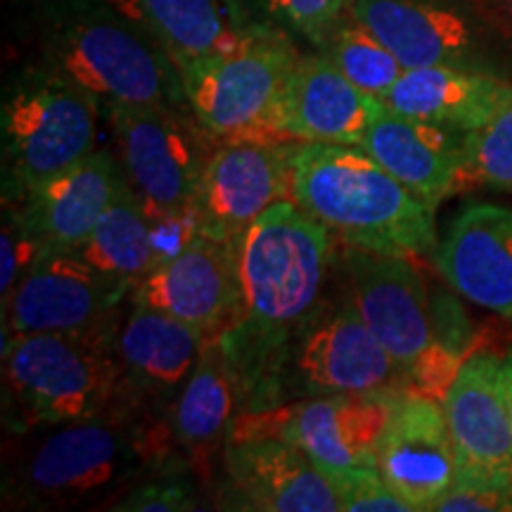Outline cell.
<instances>
[{"label":"cell","mask_w":512,"mask_h":512,"mask_svg":"<svg viewBox=\"0 0 512 512\" xmlns=\"http://www.w3.org/2000/svg\"><path fill=\"white\" fill-rule=\"evenodd\" d=\"M399 392L328 394L242 413L230 437H278L297 446L335 491L358 470L377 467L375 444Z\"/></svg>","instance_id":"cell-12"},{"label":"cell","mask_w":512,"mask_h":512,"mask_svg":"<svg viewBox=\"0 0 512 512\" xmlns=\"http://www.w3.org/2000/svg\"><path fill=\"white\" fill-rule=\"evenodd\" d=\"M377 470L413 512L434 510L456 477L444 406L430 394L399 392L375 444Z\"/></svg>","instance_id":"cell-16"},{"label":"cell","mask_w":512,"mask_h":512,"mask_svg":"<svg viewBox=\"0 0 512 512\" xmlns=\"http://www.w3.org/2000/svg\"><path fill=\"white\" fill-rule=\"evenodd\" d=\"M41 60L100 102L190 110L181 69L112 0H36Z\"/></svg>","instance_id":"cell-3"},{"label":"cell","mask_w":512,"mask_h":512,"mask_svg":"<svg viewBox=\"0 0 512 512\" xmlns=\"http://www.w3.org/2000/svg\"><path fill=\"white\" fill-rule=\"evenodd\" d=\"M344 512H413L384 482L377 467L358 470L337 491Z\"/></svg>","instance_id":"cell-34"},{"label":"cell","mask_w":512,"mask_h":512,"mask_svg":"<svg viewBox=\"0 0 512 512\" xmlns=\"http://www.w3.org/2000/svg\"><path fill=\"white\" fill-rule=\"evenodd\" d=\"M117 337H3L5 408L15 430H43L91 418L126 399Z\"/></svg>","instance_id":"cell-5"},{"label":"cell","mask_w":512,"mask_h":512,"mask_svg":"<svg viewBox=\"0 0 512 512\" xmlns=\"http://www.w3.org/2000/svg\"><path fill=\"white\" fill-rule=\"evenodd\" d=\"M131 290L107 278L79 252H46L3 304V337L57 335L117 337L119 309Z\"/></svg>","instance_id":"cell-14"},{"label":"cell","mask_w":512,"mask_h":512,"mask_svg":"<svg viewBox=\"0 0 512 512\" xmlns=\"http://www.w3.org/2000/svg\"><path fill=\"white\" fill-rule=\"evenodd\" d=\"M242 27L271 29L316 48L354 0H228Z\"/></svg>","instance_id":"cell-29"},{"label":"cell","mask_w":512,"mask_h":512,"mask_svg":"<svg viewBox=\"0 0 512 512\" xmlns=\"http://www.w3.org/2000/svg\"><path fill=\"white\" fill-rule=\"evenodd\" d=\"M294 145L268 133L219 140L197 192L204 233L238 242L259 216L290 200Z\"/></svg>","instance_id":"cell-15"},{"label":"cell","mask_w":512,"mask_h":512,"mask_svg":"<svg viewBox=\"0 0 512 512\" xmlns=\"http://www.w3.org/2000/svg\"><path fill=\"white\" fill-rule=\"evenodd\" d=\"M128 185L147 207L197 202L204 166L214 150L190 110L112 105L102 110Z\"/></svg>","instance_id":"cell-13"},{"label":"cell","mask_w":512,"mask_h":512,"mask_svg":"<svg viewBox=\"0 0 512 512\" xmlns=\"http://www.w3.org/2000/svg\"><path fill=\"white\" fill-rule=\"evenodd\" d=\"M456 477L437 512H512V420L503 356L475 351L460 363L444 399Z\"/></svg>","instance_id":"cell-7"},{"label":"cell","mask_w":512,"mask_h":512,"mask_svg":"<svg viewBox=\"0 0 512 512\" xmlns=\"http://www.w3.org/2000/svg\"><path fill=\"white\" fill-rule=\"evenodd\" d=\"M441 278L467 302L512 320V207H465L432 252Z\"/></svg>","instance_id":"cell-21"},{"label":"cell","mask_w":512,"mask_h":512,"mask_svg":"<svg viewBox=\"0 0 512 512\" xmlns=\"http://www.w3.org/2000/svg\"><path fill=\"white\" fill-rule=\"evenodd\" d=\"M200 498L195 494V486L181 477V472L159 467L157 475L143 477L140 482L128 486L126 494L110 505V510L124 512H188L200 510Z\"/></svg>","instance_id":"cell-31"},{"label":"cell","mask_w":512,"mask_h":512,"mask_svg":"<svg viewBox=\"0 0 512 512\" xmlns=\"http://www.w3.org/2000/svg\"><path fill=\"white\" fill-rule=\"evenodd\" d=\"M361 150L432 207L470 183V133L408 117L387 105L370 124Z\"/></svg>","instance_id":"cell-20"},{"label":"cell","mask_w":512,"mask_h":512,"mask_svg":"<svg viewBox=\"0 0 512 512\" xmlns=\"http://www.w3.org/2000/svg\"><path fill=\"white\" fill-rule=\"evenodd\" d=\"M503 375H505V392H508V406H510V420H512V347L505 351L503 356Z\"/></svg>","instance_id":"cell-35"},{"label":"cell","mask_w":512,"mask_h":512,"mask_svg":"<svg viewBox=\"0 0 512 512\" xmlns=\"http://www.w3.org/2000/svg\"><path fill=\"white\" fill-rule=\"evenodd\" d=\"M131 302L221 335L240 309L238 245L202 235L183 254L152 268L131 292Z\"/></svg>","instance_id":"cell-18"},{"label":"cell","mask_w":512,"mask_h":512,"mask_svg":"<svg viewBox=\"0 0 512 512\" xmlns=\"http://www.w3.org/2000/svg\"><path fill=\"white\" fill-rule=\"evenodd\" d=\"M76 252L131 292L155 268L145 209L131 185L126 183L119 190L114 202L100 216L98 226Z\"/></svg>","instance_id":"cell-27"},{"label":"cell","mask_w":512,"mask_h":512,"mask_svg":"<svg viewBox=\"0 0 512 512\" xmlns=\"http://www.w3.org/2000/svg\"><path fill=\"white\" fill-rule=\"evenodd\" d=\"M169 53L178 67L238 46L247 27L228 0H112Z\"/></svg>","instance_id":"cell-26"},{"label":"cell","mask_w":512,"mask_h":512,"mask_svg":"<svg viewBox=\"0 0 512 512\" xmlns=\"http://www.w3.org/2000/svg\"><path fill=\"white\" fill-rule=\"evenodd\" d=\"M316 50L330 60L354 86L377 100L394 88V83L406 72L392 50L377 38L368 27H363L351 10L332 24Z\"/></svg>","instance_id":"cell-28"},{"label":"cell","mask_w":512,"mask_h":512,"mask_svg":"<svg viewBox=\"0 0 512 512\" xmlns=\"http://www.w3.org/2000/svg\"><path fill=\"white\" fill-rule=\"evenodd\" d=\"M354 15L403 69L451 67L512 79V31L482 0H354Z\"/></svg>","instance_id":"cell-9"},{"label":"cell","mask_w":512,"mask_h":512,"mask_svg":"<svg viewBox=\"0 0 512 512\" xmlns=\"http://www.w3.org/2000/svg\"><path fill=\"white\" fill-rule=\"evenodd\" d=\"M143 408L126 396L91 418L48 427L5 482V501L27 510L83 508L164 465L166 451Z\"/></svg>","instance_id":"cell-4"},{"label":"cell","mask_w":512,"mask_h":512,"mask_svg":"<svg viewBox=\"0 0 512 512\" xmlns=\"http://www.w3.org/2000/svg\"><path fill=\"white\" fill-rule=\"evenodd\" d=\"M43 254L36 235L24 221L17 202H3V230H0V302H8L19 280L27 275Z\"/></svg>","instance_id":"cell-32"},{"label":"cell","mask_w":512,"mask_h":512,"mask_svg":"<svg viewBox=\"0 0 512 512\" xmlns=\"http://www.w3.org/2000/svg\"><path fill=\"white\" fill-rule=\"evenodd\" d=\"M382 107V100L354 86L318 50L299 53L266 133L294 143L361 147Z\"/></svg>","instance_id":"cell-17"},{"label":"cell","mask_w":512,"mask_h":512,"mask_svg":"<svg viewBox=\"0 0 512 512\" xmlns=\"http://www.w3.org/2000/svg\"><path fill=\"white\" fill-rule=\"evenodd\" d=\"M290 200L347 247L396 256L437 249L430 202L354 145L297 143Z\"/></svg>","instance_id":"cell-2"},{"label":"cell","mask_w":512,"mask_h":512,"mask_svg":"<svg viewBox=\"0 0 512 512\" xmlns=\"http://www.w3.org/2000/svg\"><path fill=\"white\" fill-rule=\"evenodd\" d=\"M297 57L290 36L249 27L238 46L181 64L192 117L214 140L266 133Z\"/></svg>","instance_id":"cell-10"},{"label":"cell","mask_w":512,"mask_h":512,"mask_svg":"<svg viewBox=\"0 0 512 512\" xmlns=\"http://www.w3.org/2000/svg\"><path fill=\"white\" fill-rule=\"evenodd\" d=\"M100 114V102L53 64L41 60L12 74L0 102L3 202H19L91 155Z\"/></svg>","instance_id":"cell-6"},{"label":"cell","mask_w":512,"mask_h":512,"mask_svg":"<svg viewBox=\"0 0 512 512\" xmlns=\"http://www.w3.org/2000/svg\"><path fill=\"white\" fill-rule=\"evenodd\" d=\"M143 209L147 216V228H150L155 268L164 264V261L183 254L202 235H207L204 233L202 214L197 202L185 204V207H147V204H143Z\"/></svg>","instance_id":"cell-33"},{"label":"cell","mask_w":512,"mask_h":512,"mask_svg":"<svg viewBox=\"0 0 512 512\" xmlns=\"http://www.w3.org/2000/svg\"><path fill=\"white\" fill-rule=\"evenodd\" d=\"M406 377L384 351L354 302L316 309L287 347L275 373L271 408L328 394L406 392Z\"/></svg>","instance_id":"cell-11"},{"label":"cell","mask_w":512,"mask_h":512,"mask_svg":"<svg viewBox=\"0 0 512 512\" xmlns=\"http://www.w3.org/2000/svg\"><path fill=\"white\" fill-rule=\"evenodd\" d=\"M126 183L114 150H93L17 204L43 254L76 252Z\"/></svg>","instance_id":"cell-22"},{"label":"cell","mask_w":512,"mask_h":512,"mask_svg":"<svg viewBox=\"0 0 512 512\" xmlns=\"http://www.w3.org/2000/svg\"><path fill=\"white\" fill-rule=\"evenodd\" d=\"M211 337L155 306L133 302L114 344L126 394L143 406L176 401Z\"/></svg>","instance_id":"cell-23"},{"label":"cell","mask_w":512,"mask_h":512,"mask_svg":"<svg viewBox=\"0 0 512 512\" xmlns=\"http://www.w3.org/2000/svg\"><path fill=\"white\" fill-rule=\"evenodd\" d=\"M223 470L235 508L259 512H342L323 472L278 437H230Z\"/></svg>","instance_id":"cell-19"},{"label":"cell","mask_w":512,"mask_h":512,"mask_svg":"<svg viewBox=\"0 0 512 512\" xmlns=\"http://www.w3.org/2000/svg\"><path fill=\"white\" fill-rule=\"evenodd\" d=\"M470 181L512 192V107L470 133Z\"/></svg>","instance_id":"cell-30"},{"label":"cell","mask_w":512,"mask_h":512,"mask_svg":"<svg viewBox=\"0 0 512 512\" xmlns=\"http://www.w3.org/2000/svg\"><path fill=\"white\" fill-rule=\"evenodd\" d=\"M498 5V15L505 24H508V29L512 31V0H496Z\"/></svg>","instance_id":"cell-36"},{"label":"cell","mask_w":512,"mask_h":512,"mask_svg":"<svg viewBox=\"0 0 512 512\" xmlns=\"http://www.w3.org/2000/svg\"><path fill=\"white\" fill-rule=\"evenodd\" d=\"M382 102L408 117L475 133L512 107V79L451 67L406 69Z\"/></svg>","instance_id":"cell-24"},{"label":"cell","mask_w":512,"mask_h":512,"mask_svg":"<svg viewBox=\"0 0 512 512\" xmlns=\"http://www.w3.org/2000/svg\"><path fill=\"white\" fill-rule=\"evenodd\" d=\"M240 309L219 335L245 413L271 408L287 347L318 309L330 264V230L292 200L259 216L238 242Z\"/></svg>","instance_id":"cell-1"},{"label":"cell","mask_w":512,"mask_h":512,"mask_svg":"<svg viewBox=\"0 0 512 512\" xmlns=\"http://www.w3.org/2000/svg\"><path fill=\"white\" fill-rule=\"evenodd\" d=\"M342 264L351 302L396 361L408 389L444 399L463 361L439 349L427 287L408 256L347 247Z\"/></svg>","instance_id":"cell-8"},{"label":"cell","mask_w":512,"mask_h":512,"mask_svg":"<svg viewBox=\"0 0 512 512\" xmlns=\"http://www.w3.org/2000/svg\"><path fill=\"white\" fill-rule=\"evenodd\" d=\"M240 401L238 380L223 354L219 335H214L176 396L171 413V437L192 463H209L219 446L226 444L238 420Z\"/></svg>","instance_id":"cell-25"}]
</instances>
